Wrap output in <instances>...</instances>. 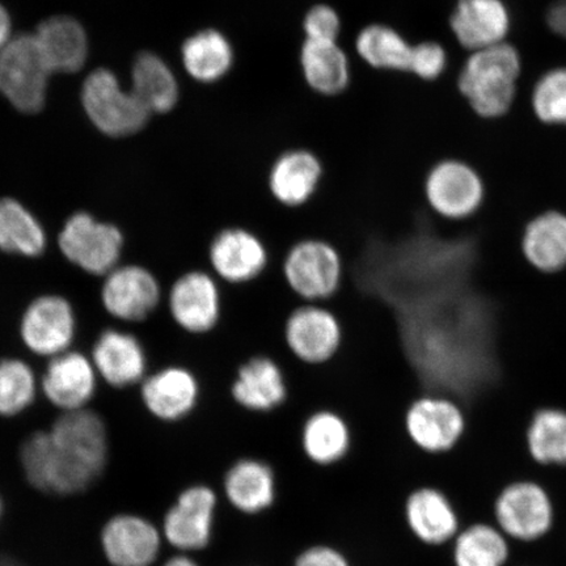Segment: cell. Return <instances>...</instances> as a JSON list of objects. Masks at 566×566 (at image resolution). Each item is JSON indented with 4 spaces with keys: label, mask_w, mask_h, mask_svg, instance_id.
I'll return each instance as SVG.
<instances>
[{
    "label": "cell",
    "mask_w": 566,
    "mask_h": 566,
    "mask_svg": "<svg viewBox=\"0 0 566 566\" xmlns=\"http://www.w3.org/2000/svg\"><path fill=\"white\" fill-rule=\"evenodd\" d=\"M0 566H21L17 562L11 560L9 557H0Z\"/></svg>",
    "instance_id": "cell-43"
},
{
    "label": "cell",
    "mask_w": 566,
    "mask_h": 566,
    "mask_svg": "<svg viewBox=\"0 0 566 566\" xmlns=\"http://www.w3.org/2000/svg\"><path fill=\"white\" fill-rule=\"evenodd\" d=\"M202 385L195 370L181 364H167L147 374L140 384V399L148 413L160 421L187 419L200 405Z\"/></svg>",
    "instance_id": "cell-14"
},
{
    "label": "cell",
    "mask_w": 566,
    "mask_h": 566,
    "mask_svg": "<svg viewBox=\"0 0 566 566\" xmlns=\"http://www.w3.org/2000/svg\"><path fill=\"white\" fill-rule=\"evenodd\" d=\"M357 51L373 67L409 71L413 46L386 25H370L358 34Z\"/></svg>",
    "instance_id": "cell-34"
},
{
    "label": "cell",
    "mask_w": 566,
    "mask_h": 566,
    "mask_svg": "<svg viewBox=\"0 0 566 566\" xmlns=\"http://www.w3.org/2000/svg\"><path fill=\"white\" fill-rule=\"evenodd\" d=\"M46 232L30 209L15 198L0 200V251L23 258L45 252Z\"/></svg>",
    "instance_id": "cell-31"
},
{
    "label": "cell",
    "mask_w": 566,
    "mask_h": 566,
    "mask_svg": "<svg viewBox=\"0 0 566 566\" xmlns=\"http://www.w3.org/2000/svg\"><path fill=\"white\" fill-rule=\"evenodd\" d=\"M38 380L31 366L20 359L0 360V416L12 417L33 405Z\"/></svg>",
    "instance_id": "cell-35"
},
{
    "label": "cell",
    "mask_w": 566,
    "mask_h": 566,
    "mask_svg": "<svg viewBox=\"0 0 566 566\" xmlns=\"http://www.w3.org/2000/svg\"><path fill=\"white\" fill-rule=\"evenodd\" d=\"M283 345L295 363L322 367L342 352L344 327L335 310L325 303H300L283 323Z\"/></svg>",
    "instance_id": "cell-6"
},
{
    "label": "cell",
    "mask_w": 566,
    "mask_h": 566,
    "mask_svg": "<svg viewBox=\"0 0 566 566\" xmlns=\"http://www.w3.org/2000/svg\"><path fill=\"white\" fill-rule=\"evenodd\" d=\"M294 566H350L338 551L325 546L311 547L296 558Z\"/></svg>",
    "instance_id": "cell-39"
},
{
    "label": "cell",
    "mask_w": 566,
    "mask_h": 566,
    "mask_svg": "<svg viewBox=\"0 0 566 566\" xmlns=\"http://www.w3.org/2000/svg\"><path fill=\"white\" fill-rule=\"evenodd\" d=\"M534 109L544 124L566 125V69L551 71L537 83Z\"/></svg>",
    "instance_id": "cell-36"
},
{
    "label": "cell",
    "mask_w": 566,
    "mask_h": 566,
    "mask_svg": "<svg viewBox=\"0 0 566 566\" xmlns=\"http://www.w3.org/2000/svg\"><path fill=\"white\" fill-rule=\"evenodd\" d=\"M217 495L208 486L196 485L184 491L163 521V536L172 547L200 551L211 539Z\"/></svg>",
    "instance_id": "cell-18"
},
{
    "label": "cell",
    "mask_w": 566,
    "mask_h": 566,
    "mask_svg": "<svg viewBox=\"0 0 566 566\" xmlns=\"http://www.w3.org/2000/svg\"><path fill=\"white\" fill-rule=\"evenodd\" d=\"M405 431L417 449L441 455L457 450L467 430L464 409L444 395L423 394L410 401Z\"/></svg>",
    "instance_id": "cell-10"
},
{
    "label": "cell",
    "mask_w": 566,
    "mask_h": 566,
    "mask_svg": "<svg viewBox=\"0 0 566 566\" xmlns=\"http://www.w3.org/2000/svg\"><path fill=\"white\" fill-rule=\"evenodd\" d=\"M11 19L9 12L0 4V52L11 40Z\"/></svg>",
    "instance_id": "cell-41"
},
{
    "label": "cell",
    "mask_w": 566,
    "mask_h": 566,
    "mask_svg": "<svg viewBox=\"0 0 566 566\" xmlns=\"http://www.w3.org/2000/svg\"><path fill=\"white\" fill-rule=\"evenodd\" d=\"M555 501L539 481L520 479L502 486L492 504V520L509 541L536 543L556 525Z\"/></svg>",
    "instance_id": "cell-4"
},
{
    "label": "cell",
    "mask_w": 566,
    "mask_h": 566,
    "mask_svg": "<svg viewBox=\"0 0 566 566\" xmlns=\"http://www.w3.org/2000/svg\"><path fill=\"white\" fill-rule=\"evenodd\" d=\"M290 395L285 369L269 354H254L238 366L230 385V398L252 413H272L286 405Z\"/></svg>",
    "instance_id": "cell-17"
},
{
    "label": "cell",
    "mask_w": 566,
    "mask_h": 566,
    "mask_svg": "<svg viewBox=\"0 0 566 566\" xmlns=\"http://www.w3.org/2000/svg\"><path fill=\"white\" fill-rule=\"evenodd\" d=\"M423 193L434 214L449 221H463L476 214L483 205L485 187L469 163L443 159L429 169Z\"/></svg>",
    "instance_id": "cell-12"
},
{
    "label": "cell",
    "mask_w": 566,
    "mask_h": 566,
    "mask_svg": "<svg viewBox=\"0 0 566 566\" xmlns=\"http://www.w3.org/2000/svg\"><path fill=\"white\" fill-rule=\"evenodd\" d=\"M163 566H198V565L196 562L192 560V558L181 555V556H175L172 558H169V560Z\"/></svg>",
    "instance_id": "cell-42"
},
{
    "label": "cell",
    "mask_w": 566,
    "mask_h": 566,
    "mask_svg": "<svg viewBox=\"0 0 566 566\" xmlns=\"http://www.w3.org/2000/svg\"><path fill=\"white\" fill-rule=\"evenodd\" d=\"M182 63L196 81L212 83L229 73L233 62L230 41L221 32L201 31L182 45Z\"/></svg>",
    "instance_id": "cell-33"
},
{
    "label": "cell",
    "mask_w": 566,
    "mask_h": 566,
    "mask_svg": "<svg viewBox=\"0 0 566 566\" xmlns=\"http://www.w3.org/2000/svg\"><path fill=\"white\" fill-rule=\"evenodd\" d=\"M75 332V311L61 295L39 296L28 306L20 324L21 339L27 348L49 358L69 352Z\"/></svg>",
    "instance_id": "cell-16"
},
{
    "label": "cell",
    "mask_w": 566,
    "mask_h": 566,
    "mask_svg": "<svg viewBox=\"0 0 566 566\" xmlns=\"http://www.w3.org/2000/svg\"><path fill=\"white\" fill-rule=\"evenodd\" d=\"M92 364L106 384L127 388L147 377L148 354L144 343L130 332H103L92 350Z\"/></svg>",
    "instance_id": "cell-21"
},
{
    "label": "cell",
    "mask_w": 566,
    "mask_h": 566,
    "mask_svg": "<svg viewBox=\"0 0 566 566\" xmlns=\"http://www.w3.org/2000/svg\"><path fill=\"white\" fill-rule=\"evenodd\" d=\"M444 66L446 53L441 45L436 42H422V44L413 46L409 71L422 80H436L443 73Z\"/></svg>",
    "instance_id": "cell-38"
},
{
    "label": "cell",
    "mask_w": 566,
    "mask_h": 566,
    "mask_svg": "<svg viewBox=\"0 0 566 566\" xmlns=\"http://www.w3.org/2000/svg\"><path fill=\"white\" fill-rule=\"evenodd\" d=\"M165 286L150 268L118 265L105 275L103 306L126 323H144L158 313L165 302Z\"/></svg>",
    "instance_id": "cell-13"
},
{
    "label": "cell",
    "mask_w": 566,
    "mask_h": 566,
    "mask_svg": "<svg viewBox=\"0 0 566 566\" xmlns=\"http://www.w3.org/2000/svg\"><path fill=\"white\" fill-rule=\"evenodd\" d=\"M342 21L329 6L318 4L311 9L304 19L307 40L336 42Z\"/></svg>",
    "instance_id": "cell-37"
},
{
    "label": "cell",
    "mask_w": 566,
    "mask_h": 566,
    "mask_svg": "<svg viewBox=\"0 0 566 566\" xmlns=\"http://www.w3.org/2000/svg\"><path fill=\"white\" fill-rule=\"evenodd\" d=\"M108 431L86 408L63 412L49 431H35L21 444L24 475L42 493L75 495L90 490L108 463Z\"/></svg>",
    "instance_id": "cell-1"
},
{
    "label": "cell",
    "mask_w": 566,
    "mask_h": 566,
    "mask_svg": "<svg viewBox=\"0 0 566 566\" xmlns=\"http://www.w3.org/2000/svg\"><path fill=\"white\" fill-rule=\"evenodd\" d=\"M132 92L148 112L166 113L179 101L172 70L157 54L142 53L132 70Z\"/></svg>",
    "instance_id": "cell-32"
},
{
    "label": "cell",
    "mask_w": 566,
    "mask_h": 566,
    "mask_svg": "<svg viewBox=\"0 0 566 566\" xmlns=\"http://www.w3.org/2000/svg\"><path fill=\"white\" fill-rule=\"evenodd\" d=\"M102 548L112 566H151L160 554L161 535L139 515L113 516L102 531Z\"/></svg>",
    "instance_id": "cell-19"
},
{
    "label": "cell",
    "mask_w": 566,
    "mask_h": 566,
    "mask_svg": "<svg viewBox=\"0 0 566 566\" xmlns=\"http://www.w3.org/2000/svg\"><path fill=\"white\" fill-rule=\"evenodd\" d=\"M165 300L169 321L188 336H209L222 322L223 286L209 269H190L177 275Z\"/></svg>",
    "instance_id": "cell-5"
},
{
    "label": "cell",
    "mask_w": 566,
    "mask_h": 566,
    "mask_svg": "<svg viewBox=\"0 0 566 566\" xmlns=\"http://www.w3.org/2000/svg\"><path fill=\"white\" fill-rule=\"evenodd\" d=\"M520 73L518 53L502 42L472 54L460 74L459 87L480 116L501 117L511 109Z\"/></svg>",
    "instance_id": "cell-3"
},
{
    "label": "cell",
    "mask_w": 566,
    "mask_h": 566,
    "mask_svg": "<svg viewBox=\"0 0 566 566\" xmlns=\"http://www.w3.org/2000/svg\"><path fill=\"white\" fill-rule=\"evenodd\" d=\"M2 513H3V504H2V500H0V516H2Z\"/></svg>",
    "instance_id": "cell-44"
},
{
    "label": "cell",
    "mask_w": 566,
    "mask_h": 566,
    "mask_svg": "<svg viewBox=\"0 0 566 566\" xmlns=\"http://www.w3.org/2000/svg\"><path fill=\"white\" fill-rule=\"evenodd\" d=\"M94 364L77 352H65L51 358L42 377L45 398L63 412L86 408L96 392Z\"/></svg>",
    "instance_id": "cell-22"
},
{
    "label": "cell",
    "mask_w": 566,
    "mask_h": 566,
    "mask_svg": "<svg viewBox=\"0 0 566 566\" xmlns=\"http://www.w3.org/2000/svg\"><path fill=\"white\" fill-rule=\"evenodd\" d=\"M325 166L307 148H290L269 166L266 188L275 203L289 210L306 208L323 186Z\"/></svg>",
    "instance_id": "cell-15"
},
{
    "label": "cell",
    "mask_w": 566,
    "mask_h": 566,
    "mask_svg": "<svg viewBox=\"0 0 566 566\" xmlns=\"http://www.w3.org/2000/svg\"><path fill=\"white\" fill-rule=\"evenodd\" d=\"M407 525L417 541L424 546L442 547L455 539L462 521L454 502L434 486H421L408 495Z\"/></svg>",
    "instance_id": "cell-20"
},
{
    "label": "cell",
    "mask_w": 566,
    "mask_h": 566,
    "mask_svg": "<svg viewBox=\"0 0 566 566\" xmlns=\"http://www.w3.org/2000/svg\"><path fill=\"white\" fill-rule=\"evenodd\" d=\"M525 450L537 465L566 469V410L536 409L525 430Z\"/></svg>",
    "instance_id": "cell-28"
},
{
    "label": "cell",
    "mask_w": 566,
    "mask_h": 566,
    "mask_svg": "<svg viewBox=\"0 0 566 566\" xmlns=\"http://www.w3.org/2000/svg\"><path fill=\"white\" fill-rule=\"evenodd\" d=\"M33 35L52 73H75L86 63L87 34L76 20L67 17L49 19Z\"/></svg>",
    "instance_id": "cell-24"
},
{
    "label": "cell",
    "mask_w": 566,
    "mask_h": 566,
    "mask_svg": "<svg viewBox=\"0 0 566 566\" xmlns=\"http://www.w3.org/2000/svg\"><path fill=\"white\" fill-rule=\"evenodd\" d=\"M509 13L501 0H460L451 28L460 44L471 51L502 44L509 31Z\"/></svg>",
    "instance_id": "cell-23"
},
{
    "label": "cell",
    "mask_w": 566,
    "mask_h": 566,
    "mask_svg": "<svg viewBox=\"0 0 566 566\" xmlns=\"http://www.w3.org/2000/svg\"><path fill=\"white\" fill-rule=\"evenodd\" d=\"M301 63L307 83L321 94L337 95L348 87L349 61L337 42L306 40Z\"/></svg>",
    "instance_id": "cell-30"
},
{
    "label": "cell",
    "mask_w": 566,
    "mask_h": 566,
    "mask_svg": "<svg viewBox=\"0 0 566 566\" xmlns=\"http://www.w3.org/2000/svg\"><path fill=\"white\" fill-rule=\"evenodd\" d=\"M51 74L33 34L17 35L0 52V94L20 112L44 108Z\"/></svg>",
    "instance_id": "cell-8"
},
{
    "label": "cell",
    "mask_w": 566,
    "mask_h": 566,
    "mask_svg": "<svg viewBox=\"0 0 566 566\" xmlns=\"http://www.w3.org/2000/svg\"><path fill=\"white\" fill-rule=\"evenodd\" d=\"M290 293L303 303H329L344 286L346 265L338 248L323 238H303L287 248L281 263Z\"/></svg>",
    "instance_id": "cell-2"
},
{
    "label": "cell",
    "mask_w": 566,
    "mask_h": 566,
    "mask_svg": "<svg viewBox=\"0 0 566 566\" xmlns=\"http://www.w3.org/2000/svg\"><path fill=\"white\" fill-rule=\"evenodd\" d=\"M124 243L117 226L97 221L83 211L71 216L59 235L60 250L71 264L104 277L118 266Z\"/></svg>",
    "instance_id": "cell-11"
},
{
    "label": "cell",
    "mask_w": 566,
    "mask_h": 566,
    "mask_svg": "<svg viewBox=\"0 0 566 566\" xmlns=\"http://www.w3.org/2000/svg\"><path fill=\"white\" fill-rule=\"evenodd\" d=\"M271 263L263 238L244 226H228L210 240L208 268L224 286L251 285L263 277Z\"/></svg>",
    "instance_id": "cell-9"
},
{
    "label": "cell",
    "mask_w": 566,
    "mask_h": 566,
    "mask_svg": "<svg viewBox=\"0 0 566 566\" xmlns=\"http://www.w3.org/2000/svg\"><path fill=\"white\" fill-rule=\"evenodd\" d=\"M84 109L105 136L122 138L144 129L151 113L133 92H126L117 76L101 69L91 73L83 84Z\"/></svg>",
    "instance_id": "cell-7"
},
{
    "label": "cell",
    "mask_w": 566,
    "mask_h": 566,
    "mask_svg": "<svg viewBox=\"0 0 566 566\" xmlns=\"http://www.w3.org/2000/svg\"><path fill=\"white\" fill-rule=\"evenodd\" d=\"M302 444L304 452L314 463H336L349 450V424L336 410L318 409L311 413L303 424Z\"/></svg>",
    "instance_id": "cell-29"
},
{
    "label": "cell",
    "mask_w": 566,
    "mask_h": 566,
    "mask_svg": "<svg viewBox=\"0 0 566 566\" xmlns=\"http://www.w3.org/2000/svg\"><path fill=\"white\" fill-rule=\"evenodd\" d=\"M551 30L566 39V0H558L547 13Z\"/></svg>",
    "instance_id": "cell-40"
},
{
    "label": "cell",
    "mask_w": 566,
    "mask_h": 566,
    "mask_svg": "<svg viewBox=\"0 0 566 566\" xmlns=\"http://www.w3.org/2000/svg\"><path fill=\"white\" fill-rule=\"evenodd\" d=\"M522 251L536 271H563L566 268V216L549 210L535 217L523 232Z\"/></svg>",
    "instance_id": "cell-25"
},
{
    "label": "cell",
    "mask_w": 566,
    "mask_h": 566,
    "mask_svg": "<svg viewBox=\"0 0 566 566\" xmlns=\"http://www.w3.org/2000/svg\"><path fill=\"white\" fill-rule=\"evenodd\" d=\"M511 557V543L493 522H473L452 541V566H506Z\"/></svg>",
    "instance_id": "cell-27"
},
{
    "label": "cell",
    "mask_w": 566,
    "mask_h": 566,
    "mask_svg": "<svg viewBox=\"0 0 566 566\" xmlns=\"http://www.w3.org/2000/svg\"><path fill=\"white\" fill-rule=\"evenodd\" d=\"M224 492L239 512H263L274 502V473L271 467L260 460H240L226 475Z\"/></svg>",
    "instance_id": "cell-26"
}]
</instances>
